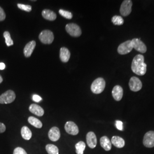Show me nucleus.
Wrapping results in <instances>:
<instances>
[{
  "label": "nucleus",
  "mask_w": 154,
  "mask_h": 154,
  "mask_svg": "<svg viewBox=\"0 0 154 154\" xmlns=\"http://www.w3.org/2000/svg\"><path fill=\"white\" fill-rule=\"evenodd\" d=\"M132 2L131 0H125L122 3L120 13L122 16L126 17L130 14L132 11Z\"/></svg>",
  "instance_id": "nucleus-6"
},
{
  "label": "nucleus",
  "mask_w": 154,
  "mask_h": 154,
  "mask_svg": "<svg viewBox=\"0 0 154 154\" xmlns=\"http://www.w3.org/2000/svg\"><path fill=\"white\" fill-rule=\"evenodd\" d=\"M66 30L67 33L72 37H78L81 36L82 31L80 27L75 23H71L66 25Z\"/></svg>",
  "instance_id": "nucleus-5"
},
{
  "label": "nucleus",
  "mask_w": 154,
  "mask_h": 154,
  "mask_svg": "<svg viewBox=\"0 0 154 154\" xmlns=\"http://www.w3.org/2000/svg\"><path fill=\"white\" fill-rule=\"evenodd\" d=\"M54 34L49 30H45L39 34V39L44 44H51L54 41Z\"/></svg>",
  "instance_id": "nucleus-3"
},
{
  "label": "nucleus",
  "mask_w": 154,
  "mask_h": 154,
  "mask_svg": "<svg viewBox=\"0 0 154 154\" xmlns=\"http://www.w3.org/2000/svg\"><path fill=\"white\" fill-rule=\"evenodd\" d=\"M86 142L88 147L90 149H93L96 147L97 144V139L94 132L90 131L87 134Z\"/></svg>",
  "instance_id": "nucleus-13"
},
{
  "label": "nucleus",
  "mask_w": 154,
  "mask_h": 154,
  "mask_svg": "<svg viewBox=\"0 0 154 154\" xmlns=\"http://www.w3.org/2000/svg\"><path fill=\"white\" fill-rule=\"evenodd\" d=\"M13 154H28L26 151L21 147H17L14 149Z\"/></svg>",
  "instance_id": "nucleus-29"
},
{
  "label": "nucleus",
  "mask_w": 154,
  "mask_h": 154,
  "mask_svg": "<svg viewBox=\"0 0 154 154\" xmlns=\"http://www.w3.org/2000/svg\"><path fill=\"white\" fill-rule=\"evenodd\" d=\"M106 86L105 79L102 78H98L95 79L91 86V90L94 94H99L103 91Z\"/></svg>",
  "instance_id": "nucleus-2"
},
{
  "label": "nucleus",
  "mask_w": 154,
  "mask_h": 154,
  "mask_svg": "<svg viewBox=\"0 0 154 154\" xmlns=\"http://www.w3.org/2000/svg\"><path fill=\"white\" fill-rule=\"evenodd\" d=\"M28 122L32 125L33 126L35 127L38 128H41L42 127V122L39 120L38 119L34 117V116H30L28 118Z\"/></svg>",
  "instance_id": "nucleus-22"
},
{
  "label": "nucleus",
  "mask_w": 154,
  "mask_h": 154,
  "mask_svg": "<svg viewBox=\"0 0 154 154\" xmlns=\"http://www.w3.org/2000/svg\"><path fill=\"white\" fill-rule=\"evenodd\" d=\"M4 37L5 39L6 44L8 46H11L14 44L13 41L12 40L10 33L8 31H5L4 33Z\"/></svg>",
  "instance_id": "nucleus-26"
},
{
  "label": "nucleus",
  "mask_w": 154,
  "mask_h": 154,
  "mask_svg": "<svg viewBox=\"0 0 154 154\" xmlns=\"http://www.w3.org/2000/svg\"><path fill=\"white\" fill-rule=\"evenodd\" d=\"M18 8L22 10L23 11H27V12H30L32 11V6L28 5H24V4H17Z\"/></svg>",
  "instance_id": "nucleus-28"
},
{
  "label": "nucleus",
  "mask_w": 154,
  "mask_h": 154,
  "mask_svg": "<svg viewBox=\"0 0 154 154\" xmlns=\"http://www.w3.org/2000/svg\"><path fill=\"white\" fill-rule=\"evenodd\" d=\"M111 21L114 25L120 26L124 23V20L121 16H114L111 18Z\"/></svg>",
  "instance_id": "nucleus-25"
},
{
  "label": "nucleus",
  "mask_w": 154,
  "mask_h": 154,
  "mask_svg": "<svg viewBox=\"0 0 154 154\" xmlns=\"http://www.w3.org/2000/svg\"><path fill=\"white\" fill-rule=\"evenodd\" d=\"M59 13L61 16L65 18L66 19L70 20L72 18V13L70 11H66L63 10V9H60L59 11Z\"/></svg>",
  "instance_id": "nucleus-27"
},
{
  "label": "nucleus",
  "mask_w": 154,
  "mask_h": 154,
  "mask_svg": "<svg viewBox=\"0 0 154 154\" xmlns=\"http://www.w3.org/2000/svg\"><path fill=\"white\" fill-rule=\"evenodd\" d=\"M132 49L133 48L131 44V40H127L119 45L117 51L119 54L125 55L130 53L132 51Z\"/></svg>",
  "instance_id": "nucleus-7"
},
{
  "label": "nucleus",
  "mask_w": 154,
  "mask_h": 154,
  "mask_svg": "<svg viewBox=\"0 0 154 154\" xmlns=\"http://www.w3.org/2000/svg\"><path fill=\"white\" fill-rule=\"evenodd\" d=\"M2 81H3V78H2V76L0 75V83L2 82Z\"/></svg>",
  "instance_id": "nucleus-35"
},
{
  "label": "nucleus",
  "mask_w": 154,
  "mask_h": 154,
  "mask_svg": "<svg viewBox=\"0 0 154 154\" xmlns=\"http://www.w3.org/2000/svg\"><path fill=\"white\" fill-rule=\"evenodd\" d=\"M6 131V126L5 125L0 122V134L1 133H4Z\"/></svg>",
  "instance_id": "nucleus-33"
},
{
  "label": "nucleus",
  "mask_w": 154,
  "mask_h": 154,
  "mask_svg": "<svg viewBox=\"0 0 154 154\" xmlns=\"http://www.w3.org/2000/svg\"><path fill=\"white\" fill-rule=\"evenodd\" d=\"M116 128L120 131H123V122L121 121H116Z\"/></svg>",
  "instance_id": "nucleus-30"
},
{
  "label": "nucleus",
  "mask_w": 154,
  "mask_h": 154,
  "mask_svg": "<svg viewBox=\"0 0 154 154\" xmlns=\"http://www.w3.org/2000/svg\"><path fill=\"white\" fill-rule=\"evenodd\" d=\"M42 15L45 19L49 21H54L57 18V15L55 13L49 9L44 10L42 11Z\"/></svg>",
  "instance_id": "nucleus-20"
},
{
  "label": "nucleus",
  "mask_w": 154,
  "mask_h": 154,
  "mask_svg": "<svg viewBox=\"0 0 154 154\" xmlns=\"http://www.w3.org/2000/svg\"><path fill=\"white\" fill-rule=\"evenodd\" d=\"M129 88L132 91L137 92L142 88V83L137 77H132L129 81Z\"/></svg>",
  "instance_id": "nucleus-8"
},
{
  "label": "nucleus",
  "mask_w": 154,
  "mask_h": 154,
  "mask_svg": "<svg viewBox=\"0 0 154 154\" xmlns=\"http://www.w3.org/2000/svg\"><path fill=\"white\" fill-rule=\"evenodd\" d=\"M46 150L49 154H58L59 149L54 144H49L46 146Z\"/></svg>",
  "instance_id": "nucleus-23"
},
{
  "label": "nucleus",
  "mask_w": 154,
  "mask_h": 154,
  "mask_svg": "<svg viewBox=\"0 0 154 154\" xmlns=\"http://www.w3.org/2000/svg\"><path fill=\"white\" fill-rule=\"evenodd\" d=\"M143 145L148 148L154 147V131H149L145 134L143 140Z\"/></svg>",
  "instance_id": "nucleus-9"
},
{
  "label": "nucleus",
  "mask_w": 154,
  "mask_h": 154,
  "mask_svg": "<svg viewBox=\"0 0 154 154\" xmlns=\"http://www.w3.org/2000/svg\"><path fill=\"white\" fill-rule=\"evenodd\" d=\"M65 129L67 133L72 135H77L79 133L78 127L73 122H67L65 125Z\"/></svg>",
  "instance_id": "nucleus-11"
},
{
  "label": "nucleus",
  "mask_w": 154,
  "mask_h": 154,
  "mask_svg": "<svg viewBox=\"0 0 154 154\" xmlns=\"http://www.w3.org/2000/svg\"><path fill=\"white\" fill-rule=\"evenodd\" d=\"M48 137L53 142H56L60 139L61 137L60 130L57 127H53L50 130L48 133Z\"/></svg>",
  "instance_id": "nucleus-12"
},
{
  "label": "nucleus",
  "mask_w": 154,
  "mask_h": 154,
  "mask_svg": "<svg viewBox=\"0 0 154 154\" xmlns=\"http://www.w3.org/2000/svg\"><path fill=\"white\" fill-rule=\"evenodd\" d=\"M33 100L35 102H39L41 100H42V98L40 96L38 95L34 94V95H33Z\"/></svg>",
  "instance_id": "nucleus-32"
},
{
  "label": "nucleus",
  "mask_w": 154,
  "mask_h": 154,
  "mask_svg": "<svg viewBox=\"0 0 154 154\" xmlns=\"http://www.w3.org/2000/svg\"><path fill=\"white\" fill-rule=\"evenodd\" d=\"M35 45L36 43L34 41H32L26 45L23 49V53L26 57L28 58L31 56L35 47Z\"/></svg>",
  "instance_id": "nucleus-15"
},
{
  "label": "nucleus",
  "mask_w": 154,
  "mask_h": 154,
  "mask_svg": "<svg viewBox=\"0 0 154 154\" xmlns=\"http://www.w3.org/2000/svg\"><path fill=\"white\" fill-rule=\"evenodd\" d=\"M100 143L101 147L104 149L106 151H109L111 150L112 143L111 142V140L106 136H103L100 139Z\"/></svg>",
  "instance_id": "nucleus-19"
},
{
  "label": "nucleus",
  "mask_w": 154,
  "mask_h": 154,
  "mask_svg": "<svg viewBox=\"0 0 154 154\" xmlns=\"http://www.w3.org/2000/svg\"><path fill=\"white\" fill-rule=\"evenodd\" d=\"M29 110L32 113L38 116H42L44 114V110L37 104H32L29 106Z\"/></svg>",
  "instance_id": "nucleus-16"
},
{
  "label": "nucleus",
  "mask_w": 154,
  "mask_h": 154,
  "mask_svg": "<svg viewBox=\"0 0 154 154\" xmlns=\"http://www.w3.org/2000/svg\"><path fill=\"white\" fill-rule=\"evenodd\" d=\"M16 94L11 90L6 91L0 96L1 104H9L12 103L16 99Z\"/></svg>",
  "instance_id": "nucleus-4"
},
{
  "label": "nucleus",
  "mask_w": 154,
  "mask_h": 154,
  "mask_svg": "<svg viewBox=\"0 0 154 154\" xmlns=\"http://www.w3.org/2000/svg\"><path fill=\"white\" fill-rule=\"evenodd\" d=\"M21 134L23 139L29 140L32 137V132L27 126H23L21 130Z\"/></svg>",
  "instance_id": "nucleus-21"
},
{
  "label": "nucleus",
  "mask_w": 154,
  "mask_h": 154,
  "mask_svg": "<svg viewBox=\"0 0 154 154\" xmlns=\"http://www.w3.org/2000/svg\"><path fill=\"white\" fill-rule=\"evenodd\" d=\"M112 95L116 101L121 100L123 95V90L121 86L116 85L112 90Z\"/></svg>",
  "instance_id": "nucleus-14"
},
{
  "label": "nucleus",
  "mask_w": 154,
  "mask_h": 154,
  "mask_svg": "<svg viewBox=\"0 0 154 154\" xmlns=\"http://www.w3.org/2000/svg\"><path fill=\"white\" fill-rule=\"evenodd\" d=\"M60 60L62 62H63L64 63L67 62L70 57V51L67 48H65V47L61 48V49H60Z\"/></svg>",
  "instance_id": "nucleus-18"
},
{
  "label": "nucleus",
  "mask_w": 154,
  "mask_h": 154,
  "mask_svg": "<svg viewBox=\"0 0 154 154\" xmlns=\"http://www.w3.org/2000/svg\"><path fill=\"white\" fill-rule=\"evenodd\" d=\"M111 143L118 149L123 148L125 145V141L123 138L118 136H114L111 140Z\"/></svg>",
  "instance_id": "nucleus-17"
},
{
  "label": "nucleus",
  "mask_w": 154,
  "mask_h": 154,
  "mask_svg": "<svg viewBox=\"0 0 154 154\" xmlns=\"http://www.w3.org/2000/svg\"><path fill=\"white\" fill-rule=\"evenodd\" d=\"M75 147L77 154H83L84 151L86 149V144L83 141H80L75 144Z\"/></svg>",
  "instance_id": "nucleus-24"
},
{
  "label": "nucleus",
  "mask_w": 154,
  "mask_h": 154,
  "mask_svg": "<svg viewBox=\"0 0 154 154\" xmlns=\"http://www.w3.org/2000/svg\"><path fill=\"white\" fill-rule=\"evenodd\" d=\"M132 72L138 75H144L147 71V65L144 63V58L142 54H138L133 58L131 63Z\"/></svg>",
  "instance_id": "nucleus-1"
},
{
  "label": "nucleus",
  "mask_w": 154,
  "mask_h": 154,
  "mask_svg": "<svg viewBox=\"0 0 154 154\" xmlns=\"http://www.w3.org/2000/svg\"><path fill=\"white\" fill-rule=\"evenodd\" d=\"M5 65L4 63H2V62L0 63V70H4L5 69Z\"/></svg>",
  "instance_id": "nucleus-34"
},
{
  "label": "nucleus",
  "mask_w": 154,
  "mask_h": 154,
  "mask_svg": "<svg viewBox=\"0 0 154 154\" xmlns=\"http://www.w3.org/2000/svg\"><path fill=\"white\" fill-rule=\"evenodd\" d=\"M6 14L4 9L0 7V21H3L5 20Z\"/></svg>",
  "instance_id": "nucleus-31"
},
{
  "label": "nucleus",
  "mask_w": 154,
  "mask_h": 154,
  "mask_svg": "<svg viewBox=\"0 0 154 154\" xmlns=\"http://www.w3.org/2000/svg\"><path fill=\"white\" fill-rule=\"evenodd\" d=\"M133 49L141 53H145L147 51V47L145 44L140 39L134 38L131 40Z\"/></svg>",
  "instance_id": "nucleus-10"
}]
</instances>
